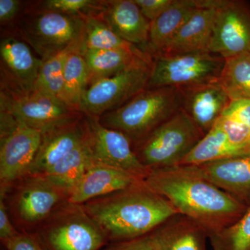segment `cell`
<instances>
[{"instance_id":"obj_1","label":"cell","mask_w":250,"mask_h":250,"mask_svg":"<svg viewBox=\"0 0 250 250\" xmlns=\"http://www.w3.org/2000/svg\"><path fill=\"white\" fill-rule=\"evenodd\" d=\"M144 182L168 200L179 213L202 225L208 237L231 227L249 208L186 166L152 170Z\"/></svg>"},{"instance_id":"obj_2","label":"cell","mask_w":250,"mask_h":250,"mask_svg":"<svg viewBox=\"0 0 250 250\" xmlns=\"http://www.w3.org/2000/svg\"><path fill=\"white\" fill-rule=\"evenodd\" d=\"M82 205L103 229L109 243L148 234L179 213L144 180Z\"/></svg>"},{"instance_id":"obj_3","label":"cell","mask_w":250,"mask_h":250,"mask_svg":"<svg viewBox=\"0 0 250 250\" xmlns=\"http://www.w3.org/2000/svg\"><path fill=\"white\" fill-rule=\"evenodd\" d=\"M0 198L20 233L33 234L62 206L70 195L44 174L29 173L0 189Z\"/></svg>"},{"instance_id":"obj_4","label":"cell","mask_w":250,"mask_h":250,"mask_svg":"<svg viewBox=\"0 0 250 250\" xmlns=\"http://www.w3.org/2000/svg\"><path fill=\"white\" fill-rule=\"evenodd\" d=\"M182 101L180 88H147L98 120L103 126L123 132L134 145L180 111Z\"/></svg>"},{"instance_id":"obj_5","label":"cell","mask_w":250,"mask_h":250,"mask_svg":"<svg viewBox=\"0 0 250 250\" xmlns=\"http://www.w3.org/2000/svg\"><path fill=\"white\" fill-rule=\"evenodd\" d=\"M42 61L64 49L84 46L85 23L82 18L39 9L32 2L12 28Z\"/></svg>"},{"instance_id":"obj_6","label":"cell","mask_w":250,"mask_h":250,"mask_svg":"<svg viewBox=\"0 0 250 250\" xmlns=\"http://www.w3.org/2000/svg\"><path fill=\"white\" fill-rule=\"evenodd\" d=\"M205 134L181 109L146 138L133 145L140 162L149 170L179 166Z\"/></svg>"},{"instance_id":"obj_7","label":"cell","mask_w":250,"mask_h":250,"mask_svg":"<svg viewBox=\"0 0 250 250\" xmlns=\"http://www.w3.org/2000/svg\"><path fill=\"white\" fill-rule=\"evenodd\" d=\"M33 235L45 250H101L109 243L83 206L70 202Z\"/></svg>"},{"instance_id":"obj_8","label":"cell","mask_w":250,"mask_h":250,"mask_svg":"<svg viewBox=\"0 0 250 250\" xmlns=\"http://www.w3.org/2000/svg\"><path fill=\"white\" fill-rule=\"evenodd\" d=\"M152 60V56L140 59L123 71L91 83L82 98L80 111L85 116L99 118L147 89Z\"/></svg>"},{"instance_id":"obj_9","label":"cell","mask_w":250,"mask_h":250,"mask_svg":"<svg viewBox=\"0 0 250 250\" xmlns=\"http://www.w3.org/2000/svg\"><path fill=\"white\" fill-rule=\"evenodd\" d=\"M152 67L147 88H182L218 81L225 59L208 51L152 56Z\"/></svg>"},{"instance_id":"obj_10","label":"cell","mask_w":250,"mask_h":250,"mask_svg":"<svg viewBox=\"0 0 250 250\" xmlns=\"http://www.w3.org/2000/svg\"><path fill=\"white\" fill-rule=\"evenodd\" d=\"M42 133L0 110V189L30 172Z\"/></svg>"},{"instance_id":"obj_11","label":"cell","mask_w":250,"mask_h":250,"mask_svg":"<svg viewBox=\"0 0 250 250\" xmlns=\"http://www.w3.org/2000/svg\"><path fill=\"white\" fill-rule=\"evenodd\" d=\"M0 110L9 112L27 126L41 133L84 116L62 100L35 90L26 93L0 90Z\"/></svg>"},{"instance_id":"obj_12","label":"cell","mask_w":250,"mask_h":250,"mask_svg":"<svg viewBox=\"0 0 250 250\" xmlns=\"http://www.w3.org/2000/svg\"><path fill=\"white\" fill-rule=\"evenodd\" d=\"M213 34L208 47L224 58L250 52V1L213 0Z\"/></svg>"},{"instance_id":"obj_13","label":"cell","mask_w":250,"mask_h":250,"mask_svg":"<svg viewBox=\"0 0 250 250\" xmlns=\"http://www.w3.org/2000/svg\"><path fill=\"white\" fill-rule=\"evenodd\" d=\"M1 33L0 90L14 93L33 90L43 62L14 29Z\"/></svg>"},{"instance_id":"obj_14","label":"cell","mask_w":250,"mask_h":250,"mask_svg":"<svg viewBox=\"0 0 250 250\" xmlns=\"http://www.w3.org/2000/svg\"><path fill=\"white\" fill-rule=\"evenodd\" d=\"M85 119L92 162L116 167L145 180L151 170L140 162L129 138L103 126L98 118L85 116Z\"/></svg>"},{"instance_id":"obj_15","label":"cell","mask_w":250,"mask_h":250,"mask_svg":"<svg viewBox=\"0 0 250 250\" xmlns=\"http://www.w3.org/2000/svg\"><path fill=\"white\" fill-rule=\"evenodd\" d=\"M186 166L250 207V155Z\"/></svg>"},{"instance_id":"obj_16","label":"cell","mask_w":250,"mask_h":250,"mask_svg":"<svg viewBox=\"0 0 250 250\" xmlns=\"http://www.w3.org/2000/svg\"><path fill=\"white\" fill-rule=\"evenodd\" d=\"M86 136L85 116L42 133L40 147L29 173L45 174L78 147Z\"/></svg>"},{"instance_id":"obj_17","label":"cell","mask_w":250,"mask_h":250,"mask_svg":"<svg viewBox=\"0 0 250 250\" xmlns=\"http://www.w3.org/2000/svg\"><path fill=\"white\" fill-rule=\"evenodd\" d=\"M182 110L205 135L223 116L231 102L219 81L180 88Z\"/></svg>"},{"instance_id":"obj_18","label":"cell","mask_w":250,"mask_h":250,"mask_svg":"<svg viewBox=\"0 0 250 250\" xmlns=\"http://www.w3.org/2000/svg\"><path fill=\"white\" fill-rule=\"evenodd\" d=\"M215 14L213 0H200L198 7L172 41L162 51L154 55L174 56L208 51Z\"/></svg>"},{"instance_id":"obj_19","label":"cell","mask_w":250,"mask_h":250,"mask_svg":"<svg viewBox=\"0 0 250 250\" xmlns=\"http://www.w3.org/2000/svg\"><path fill=\"white\" fill-rule=\"evenodd\" d=\"M122 39L147 52L151 22L134 0L104 1L99 15Z\"/></svg>"},{"instance_id":"obj_20","label":"cell","mask_w":250,"mask_h":250,"mask_svg":"<svg viewBox=\"0 0 250 250\" xmlns=\"http://www.w3.org/2000/svg\"><path fill=\"white\" fill-rule=\"evenodd\" d=\"M143 181L134 174L98 163L92 162L72 192L69 201L76 205L124 190Z\"/></svg>"},{"instance_id":"obj_21","label":"cell","mask_w":250,"mask_h":250,"mask_svg":"<svg viewBox=\"0 0 250 250\" xmlns=\"http://www.w3.org/2000/svg\"><path fill=\"white\" fill-rule=\"evenodd\" d=\"M164 250H206L208 232L195 220L177 213L152 231Z\"/></svg>"},{"instance_id":"obj_22","label":"cell","mask_w":250,"mask_h":250,"mask_svg":"<svg viewBox=\"0 0 250 250\" xmlns=\"http://www.w3.org/2000/svg\"><path fill=\"white\" fill-rule=\"evenodd\" d=\"M200 0H174L165 12L151 22L147 52H160L198 7Z\"/></svg>"},{"instance_id":"obj_23","label":"cell","mask_w":250,"mask_h":250,"mask_svg":"<svg viewBox=\"0 0 250 250\" xmlns=\"http://www.w3.org/2000/svg\"><path fill=\"white\" fill-rule=\"evenodd\" d=\"M82 54L89 72V85L96 81L123 71L140 59L152 57L150 54L139 47L101 50L86 49Z\"/></svg>"},{"instance_id":"obj_24","label":"cell","mask_w":250,"mask_h":250,"mask_svg":"<svg viewBox=\"0 0 250 250\" xmlns=\"http://www.w3.org/2000/svg\"><path fill=\"white\" fill-rule=\"evenodd\" d=\"M246 156L248 155L230 143L221 125L217 121L179 166L200 165L222 159Z\"/></svg>"},{"instance_id":"obj_25","label":"cell","mask_w":250,"mask_h":250,"mask_svg":"<svg viewBox=\"0 0 250 250\" xmlns=\"http://www.w3.org/2000/svg\"><path fill=\"white\" fill-rule=\"evenodd\" d=\"M92 164L88 139L47 170L44 175L70 195Z\"/></svg>"},{"instance_id":"obj_26","label":"cell","mask_w":250,"mask_h":250,"mask_svg":"<svg viewBox=\"0 0 250 250\" xmlns=\"http://www.w3.org/2000/svg\"><path fill=\"white\" fill-rule=\"evenodd\" d=\"M82 52L75 51L67 59L62 95V102L79 111L82 98L90 84L89 72Z\"/></svg>"},{"instance_id":"obj_27","label":"cell","mask_w":250,"mask_h":250,"mask_svg":"<svg viewBox=\"0 0 250 250\" xmlns=\"http://www.w3.org/2000/svg\"><path fill=\"white\" fill-rule=\"evenodd\" d=\"M218 81L231 101L250 100V52L225 59Z\"/></svg>"},{"instance_id":"obj_28","label":"cell","mask_w":250,"mask_h":250,"mask_svg":"<svg viewBox=\"0 0 250 250\" xmlns=\"http://www.w3.org/2000/svg\"><path fill=\"white\" fill-rule=\"evenodd\" d=\"M76 50L83 52L84 46L68 47L44 61L33 90L62 100L65 63L70 54Z\"/></svg>"},{"instance_id":"obj_29","label":"cell","mask_w":250,"mask_h":250,"mask_svg":"<svg viewBox=\"0 0 250 250\" xmlns=\"http://www.w3.org/2000/svg\"><path fill=\"white\" fill-rule=\"evenodd\" d=\"M82 19L85 23L84 50L139 47L122 39L100 16L90 15Z\"/></svg>"},{"instance_id":"obj_30","label":"cell","mask_w":250,"mask_h":250,"mask_svg":"<svg viewBox=\"0 0 250 250\" xmlns=\"http://www.w3.org/2000/svg\"><path fill=\"white\" fill-rule=\"evenodd\" d=\"M208 238L213 250H250V207L236 223Z\"/></svg>"},{"instance_id":"obj_31","label":"cell","mask_w":250,"mask_h":250,"mask_svg":"<svg viewBox=\"0 0 250 250\" xmlns=\"http://www.w3.org/2000/svg\"><path fill=\"white\" fill-rule=\"evenodd\" d=\"M104 1L97 0H45L33 3L39 9L56 11L70 16L83 18L95 15L103 11Z\"/></svg>"},{"instance_id":"obj_32","label":"cell","mask_w":250,"mask_h":250,"mask_svg":"<svg viewBox=\"0 0 250 250\" xmlns=\"http://www.w3.org/2000/svg\"><path fill=\"white\" fill-rule=\"evenodd\" d=\"M101 250H164L153 232L126 241L108 243Z\"/></svg>"},{"instance_id":"obj_33","label":"cell","mask_w":250,"mask_h":250,"mask_svg":"<svg viewBox=\"0 0 250 250\" xmlns=\"http://www.w3.org/2000/svg\"><path fill=\"white\" fill-rule=\"evenodd\" d=\"M27 4L19 0H0L1 27L12 29L27 8Z\"/></svg>"},{"instance_id":"obj_34","label":"cell","mask_w":250,"mask_h":250,"mask_svg":"<svg viewBox=\"0 0 250 250\" xmlns=\"http://www.w3.org/2000/svg\"><path fill=\"white\" fill-rule=\"evenodd\" d=\"M223 116L242 123L250 129V100L243 99L230 102Z\"/></svg>"},{"instance_id":"obj_35","label":"cell","mask_w":250,"mask_h":250,"mask_svg":"<svg viewBox=\"0 0 250 250\" xmlns=\"http://www.w3.org/2000/svg\"><path fill=\"white\" fill-rule=\"evenodd\" d=\"M6 250H45L33 234L21 233L9 239L1 240Z\"/></svg>"},{"instance_id":"obj_36","label":"cell","mask_w":250,"mask_h":250,"mask_svg":"<svg viewBox=\"0 0 250 250\" xmlns=\"http://www.w3.org/2000/svg\"><path fill=\"white\" fill-rule=\"evenodd\" d=\"M174 0H134L141 12L149 22L159 18L173 4Z\"/></svg>"},{"instance_id":"obj_37","label":"cell","mask_w":250,"mask_h":250,"mask_svg":"<svg viewBox=\"0 0 250 250\" xmlns=\"http://www.w3.org/2000/svg\"><path fill=\"white\" fill-rule=\"evenodd\" d=\"M20 233L10 218L4 200L0 198V241L14 238Z\"/></svg>"},{"instance_id":"obj_38","label":"cell","mask_w":250,"mask_h":250,"mask_svg":"<svg viewBox=\"0 0 250 250\" xmlns=\"http://www.w3.org/2000/svg\"><path fill=\"white\" fill-rule=\"evenodd\" d=\"M3 249H4V250H6L4 248H3Z\"/></svg>"}]
</instances>
